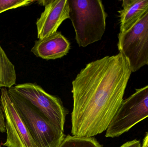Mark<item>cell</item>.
<instances>
[{"label":"cell","instance_id":"5b68a950","mask_svg":"<svg viewBox=\"0 0 148 147\" xmlns=\"http://www.w3.org/2000/svg\"><path fill=\"white\" fill-rule=\"evenodd\" d=\"M117 47L129 63L132 72L148 62V10L128 30L120 33Z\"/></svg>","mask_w":148,"mask_h":147},{"label":"cell","instance_id":"8fae6325","mask_svg":"<svg viewBox=\"0 0 148 147\" xmlns=\"http://www.w3.org/2000/svg\"><path fill=\"white\" fill-rule=\"evenodd\" d=\"M16 79L15 66L0 45V88L13 87Z\"/></svg>","mask_w":148,"mask_h":147},{"label":"cell","instance_id":"9c48e42d","mask_svg":"<svg viewBox=\"0 0 148 147\" xmlns=\"http://www.w3.org/2000/svg\"><path fill=\"white\" fill-rule=\"evenodd\" d=\"M70 48L67 39L60 32L35 41L31 52L43 59L55 60L66 55Z\"/></svg>","mask_w":148,"mask_h":147},{"label":"cell","instance_id":"8992f818","mask_svg":"<svg viewBox=\"0 0 148 147\" xmlns=\"http://www.w3.org/2000/svg\"><path fill=\"white\" fill-rule=\"evenodd\" d=\"M14 88L17 93L30 103L52 124L64 132L69 111L60 98L49 94L35 83L20 84Z\"/></svg>","mask_w":148,"mask_h":147},{"label":"cell","instance_id":"30bf717a","mask_svg":"<svg viewBox=\"0 0 148 147\" xmlns=\"http://www.w3.org/2000/svg\"><path fill=\"white\" fill-rule=\"evenodd\" d=\"M123 9L118 11L120 18V32L132 27L148 10V0H124Z\"/></svg>","mask_w":148,"mask_h":147},{"label":"cell","instance_id":"7c38bea8","mask_svg":"<svg viewBox=\"0 0 148 147\" xmlns=\"http://www.w3.org/2000/svg\"><path fill=\"white\" fill-rule=\"evenodd\" d=\"M58 147H103L94 137H80L68 135Z\"/></svg>","mask_w":148,"mask_h":147},{"label":"cell","instance_id":"4fadbf2b","mask_svg":"<svg viewBox=\"0 0 148 147\" xmlns=\"http://www.w3.org/2000/svg\"><path fill=\"white\" fill-rule=\"evenodd\" d=\"M34 1L29 0H2L0 1V14L12 9L28 6Z\"/></svg>","mask_w":148,"mask_h":147},{"label":"cell","instance_id":"6da1fadb","mask_svg":"<svg viewBox=\"0 0 148 147\" xmlns=\"http://www.w3.org/2000/svg\"><path fill=\"white\" fill-rule=\"evenodd\" d=\"M132 72L121 52L92 61L80 71L72 83V135L89 138L107 130Z\"/></svg>","mask_w":148,"mask_h":147},{"label":"cell","instance_id":"ac0fdd59","mask_svg":"<svg viewBox=\"0 0 148 147\" xmlns=\"http://www.w3.org/2000/svg\"><path fill=\"white\" fill-rule=\"evenodd\" d=\"M0 147H1V146H0Z\"/></svg>","mask_w":148,"mask_h":147},{"label":"cell","instance_id":"7a4b0ae2","mask_svg":"<svg viewBox=\"0 0 148 147\" xmlns=\"http://www.w3.org/2000/svg\"><path fill=\"white\" fill-rule=\"evenodd\" d=\"M69 19L79 47L101 39L106 29L107 13L101 0H68Z\"/></svg>","mask_w":148,"mask_h":147},{"label":"cell","instance_id":"52a82bcc","mask_svg":"<svg viewBox=\"0 0 148 147\" xmlns=\"http://www.w3.org/2000/svg\"><path fill=\"white\" fill-rule=\"evenodd\" d=\"M1 103L5 118L7 147H37L29 130L10 98L7 88L1 89Z\"/></svg>","mask_w":148,"mask_h":147},{"label":"cell","instance_id":"2e32d148","mask_svg":"<svg viewBox=\"0 0 148 147\" xmlns=\"http://www.w3.org/2000/svg\"><path fill=\"white\" fill-rule=\"evenodd\" d=\"M141 147H148V132L146 134V136L143 139Z\"/></svg>","mask_w":148,"mask_h":147},{"label":"cell","instance_id":"ba28073f","mask_svg":"<svg viewBox=\"0 0 148 147\" xmlns=\"http://www.w3.org/2000/svg\"><path fill=\"white\" fill-rule=\"evenodd\" d=\"M39 4L45 6L44 11L36 22L37 38L44 39L57 32L62 22L69 18L68 0L38 1Z\"/></svg>","mask_w":148,"mask_h":147},{"label":"cell","instance_id":"5bb4252c","mask_svg":"<svg viewBox=\"0 0 148 147\" xmlns=\"http://www.w3.org/2000/svg\"><path fill=\"white\" fill-rule=\"evenodd\" d=\"M5 132H6V128H5V118H4L2 108L1 98H0V132L1 133H4Z\"/></svg>","mask_w":148,"mask_h":147},{"label":"cell","instance_id":"3957f363","mask_svg":"<svg viewBox=\"0 0 148 147\" xmlns=\"http://www.w3.org/2000/svg\"><path fill=\"white\" fill-rule=\"evenodd\" d=\"M9 94L17 108L37 147H58L66 135L52 124L36 108L16 91L14 86Z\"/></svg>","mask_w":148,"mask_h":147},{"label":"cell","instance_id":"9a60e30c","mask_svg":"<svg viewBox=\"0 0 148 147\" xmlns=\"http://www.w3.org/2000/svg\"><path fill=\"white\" fill-rule=\"evenodd\" d=\"M141 146L140 141L134 140L127 142L120 147H141Z\"/></svg>","mask_w":148,"mask_h":147},{"label":"cell","instance_id":"277c9868","mask_svg":"<svg viewBox=\"0 0 148 147\" xmlns=\"http://www.w3.org/2000/svg\"><path fill=\"white\" fill-rule=\"evenodd\" d=\"M148 117V85L123 100L106 130L105 137L115 138Z\"/></svg>","mask_w":148,"mask_h":147},{"label":"cell","instance_id":"e0dca14e","mask_svg":"<svg viewBox=\"0 0 148 147\" xmlns=\"http://www.w3.org/2000/svg\"><path fill=\"white\" fill-rule=\"evenodd\" d=\"M147 65H148V64H147Z\"/></svg>","mask_w":148,"mask_h":147}]
</instances>
